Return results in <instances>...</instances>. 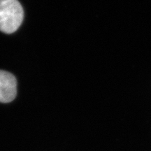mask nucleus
<instances>
[{"mask_svg":"<svg viewBox=\"0 0 151 151\" xmlns=\"http://www.w3.org/2000/svg\"><path fill=\"white\" fill-rule=\"evenodd\" d=\"M17 94V81L12 73L0 70V102L9 103Z\"/></svg>","mask_w":151,"mask_h":151,"instance_id":"nucleus-2","label":"nucleus"},{"mask_svg":"<svg viewBox=\"0 0 151 151\" xmlns=\"http://www.w3.org/2000/svg\"><path fill=\"white\" fill-rule=\"evenodd\" d=\"M24 11L18 0H0V31L15 32L21 25Z\"/></svg>","mask_w":151,"mask_h":151,"instance_id":"nucleus-1","label":"nucleus"}]
</instances>
